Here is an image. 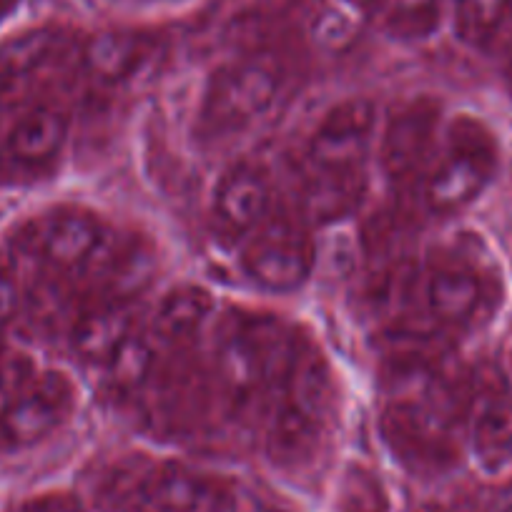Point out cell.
I'll return each instance as SVG.
<instances>
[{
    "instance_id": "6da1fadb",
    "label": "cell",
    "mask_w": 512,
    "mask_h": 512,
    "mask_svg": "<svg viewBox=\"0 0 512 512\" xmlns=\"http://www.w3.org/2000/svg\"><path fill=\"white\" fill-rule=\"evenodd\" d=\"M379 435L402 470L450 472L467 455L470 364L460 352L382 354Z\"/></svg>"
},
{
    "instance_id": "7a4b0ae2",
    "label": "cell",
    "mask_w": 512,
    "mask_h": 512,
    "mask_svg": "<svg viewBox=\"0 0 512 512\" xmlns=\"http://www.w3.org/2000/svg\"><path fill=\"white\" fill-rule=\"evenodd\" d=\"M377 126L379 111L369 98H342L274 159L287 194L317 229L344 224L367 206L377 181Z\"/></svg>"
},
{
    "instance_id": "3957f363",
    "label": "cell",
    "mask_w": 512,
    "mask_h": 512,
    "mask_svg": "<svg viewBox=\"0 0 512 512\" xmlns=\"http://www.w3.org/2000/svg\"><path fill=\"white\" fill-rule=\"evenodd\" d=\"M500 169L492 128L467 111L447 113L437 144L417 181L412 209L425 224L465 214L485 196Z\"/></svg>"
},
{
    "instance_id": "277c9868",
    "label": "cell",
    "mask_w": 512,
    "mask_h": 512,
    "mask_svg": "<svg viewBox=\"0 0 512 512\" xmlns=\"http://www.w3.org/2000/svg\"><path fill=\"white\" fill-rule=\"evenodd\" d=\"M292 76L277 56L262 51L234 53L206 76L196 106V139L226 146L277 116Z\"/></svg>"
},
{
    "instance_id": "5b68a950",
    "label": "cell",
    "mask_w": 512,
    "mask_h": 512,
    "mask_svg": "<svg viewBox=\"0 0 512 512\" xmlns=\"http://www.w3.org/2000/svg\"><path fill=\"white\" fill-rule=\"evenodd\" d=\"M108 512H231L234 485L181 460H136L113 467L101 490Z\"/></svg>"
},
{
    "instance_id": "8992f818",
    "label": "cell",
    "mask_w": 512,
    "mask_h": 512,
    "mask_svg": "<svg viewBox=\"0 0 512 512\" xmlns=\"http://www.w3.org/2000/svg\"><path fill=\"white\" fill-rule=\"evenodd\" d=\"M234 272L262 294H294L312 279L317 264V226L292 196L256 226L229 256Z\"/></svg>"
},
{
    "instance_id": "52a82bcc",
    "label": "cell",
    "mask_w": 512,
    "mask_h": 512,
    "mask_svg": "<svg viewBox=\"0 0 512 512\" xmlns=\"http://www.w3.org/2000/svg\"><path fill=\"white\" fill-rule=\"evenodd\" d=\"M447 108L430 93H415L397 101L390 111L379 113L374 166L387 201L412 209L417 181L437 144Z\"/></svg>"
},
{
    "instance_id": "ba28073f",
    "label": "cell",
    "mask_w": 512,
    "mask_h": 512,
    "mask_svg": "<svg viewBox=\"0 0 512 512\" xmlns=\"http://www.w3.org/2000/svg\"><path fill=\"white\" fill-rule=\"evenodd\" d=\"M287 189L274 161L236 159L224 166L209 196V236L229 256L282 201Z\"/></svg>"
},
{
    "instance_id": "9c48e42d",
    "label": "cell",
    "mask_w": 512,
    "mask_h": 512,
    "mask_svg": "<svg viewBox=\"0 0 512 512\" xmlns=\"http://www.w3.org/2000/svg\"><path fill=\"white\" fill-rule=\"evenodd\" d=\"M467 455L482 470L512 460V377L497 364H470Z\"/></svg>"
},
{
    "instance_id": "30bf717a",
    "label": "cell",
    "mask_w": 512,
    "mask_h": 512,
    "mask_svg": "<svg viewBox=\"0 0 512 512\" xmlns=\"http://www.w3.org/2000/svg\"><path fill=\"white\" fill-rule=\"evenodd\" d=\"M457 0H377L374 13L387 38L397 43H430L452 31Z\"/></svg>"
},
{
    "instance_id": "8fae6325",
    "label": "cell",
    "mask_w": 512,
    "mask_h": 512,
    "mask_svg": "<svg viewBox=\"0 0 512 512\" xmlns=\"http://www.w3.org/2000/svg\"><path fill=\"white\" fill-rule=\"evenodd\" d=\"M452 33L472 51L500 56L512 36V0H457Z\"/></svg>"
},
{
    "instance_id": "7c38bea8",
    "label": "cell",
    "mask_w": 512,
    "mask_h": 512,
    "mask_svg": "<svg viewBox=\"0 0 512 512\" xmlns=\"http://www.w3.org/2000/svg\"><path fill=\"white\" fill-rule=\"evenodd\" d=\"M103 3L121 11H159V8L181 6L186 0H103Z\"/></svg>"
},
{
    "instance_id": "4fadbf2b",
    "label": "cell",
    "mask_w": 512,
    "mask_h": 512,
    "mask_svg": "<svg viewBox=\"0 0 512 512\" xmlns=\"http://www.w3.org/2000/svg\"><path fill=\"white\" fill-rule=\"evenodd\" d=\"M51 512H91V510H88V505H83V502L73 500V497H56V500H51Z\"/></svg>"
}]
</instances>
